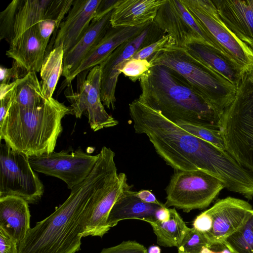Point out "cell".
I'll return each mask as SVG.
<instances>
[{"mask_svg": "<svg viewBox=\"0 0 253 253\" xmlns=\"http://www.w3.org/2000/svg\"><path fill=\"white\" fill-rule=\"evenodd\" d=\"M136 133L145 134L157 154L176 171L202 170L221 180L228 190L248 196L253 190V172L225 150L202 140L138 99L129 104Z\"/></svg>", "mask_w": 253, "mask_h": 253, "instance_id": "6da1fadb", "label": "cell"}, {"mask_svg": "<svg viewBox=\"0 0 253 253\" xmlns=\"http://www.w3.org/2000/svg\"><path fill=\"white\" fill-rule=\"evenodd\" d=\"M169 208H167L164 205L156 211L154 215V219L151 220L165 221L168 220L169 218Z\"/></svg>", "mask_w": 253, "mask_h": 253, "instance_id": "ee69618b", "label": "cell"}, {"mask_svg": "<svg viewBox=\"0 0 253 253\" xmlns=\"http://www.w3.org/2000/svg\"><path fill=\"white\" fill-rule=\"evenodd\" d=\"M224 183L202 170L176 171L166 188L165 207L185 212L207 208L223 189Z\"/></svg>", "mask_w": 253, "mask_h": 253, "instance_id": "52a82bcc", "label": "cell"}, {"mask_svg": "<svg viewBox=\"0 0 253 253\" xmlns=\"http://www.w3.org/2000/svg\"><path fill=\"white\" fill-rule=\"evenodd\" d=\"M161 251L157 246H151L147 249V253H161Z\"/></svg>", "mask_w": 253, "mask_h": 253, "instance_id": "f6af8a7d", "label": "cell"}, {"mask_svg": "<svg viewBox=\"0 0 253 253\" xmlns=\"http://www.w3.org/2000/svg\"><path fill=\"white\" fill-rule=\"evenodd\" d=\"M100 253H147V249L135 241H123L120 244L103 249Z\"/></svg>", "mask_w": 253, "mask_h": 253, "instance_id": "d590c367", "label": "cell"}, {"mask_svg": "<svg viewBox=\"0 0 253 253\" xmlns=\"http://www.w3.org/2000/svg\"><path fill=\"white\" fill-rule=\"evenodd\" d=\"M23 0H14L0 14V39L10 44L16 14Z\"/></svg>", "mask_w": 253, "mask_h": 253, "instance_id": "4dcf8cb0", "label": "cell"}, {"mask_svg": "<svg viewBox=\"0 0 253 253\" xmlns=\"http://www.w3.org/2000/svg\"><path fill=\"white\" fill-rule=\"evenodd\" d=\"M46 99L35 72H29L18 80L15 87L13 104L26 108H34Z\"/></svg>", "mask_w": 253, "mask_h": 253, "instance_id": "83f0119b", "label": "cell"}, {"mask_svg": "<svg viewBox=\"0 0 253 253\" xmlns=\"http://www.w3.org/2000/svg\"><path fill=\"white\" fill-rule=\"evenodd\" d=\"M166 0H118L112 10V27H137L153 22Z\"/></svg>", "mask_w": 253, "mask_h": 253, "instance_id": "ffe728a7", "label": "cell"}, {"mask_svg": "<svg viewBox=\"0 0 253 253\" xmlns=\"http://www.w3.org/2000/svg\"><path fill=\"white\" fill-rule=\"evenodd\" d=\"M148 61L152 66L164 65L177 72L221 114L234 100L237 87L193 57L184 47L171 45L156 53Z\"/></svg>", "mask_w": 253, "mask_h": 253, "instance_id": "5b68a950", "label": "cell"}, {"mask_svg": "<svg viewBox=\"0 0 253 253\" xmlns=\"http://www.w3.org/2000/svg\"><path fill=\"white\" fill-rule=\"evenodd\" d=\"M253 210L252 206L243 200L228 197L218 200L207 210L212 227L205 236L211 244L223 243L244 224Z\"/></svg>", "mask_w": 253, "mask_h": 253, "instance_id": "9a60e30c", "label": "cell"}, {"mask_svg": "<svg viewBox=\"0 0 253 253\" xmlns=\"http://www.w3.org/2000/svg\"><path fill=\"white\" fill-rule=\"evenodd\" d=\"M0 142V197L15 196L28 203H37L43 194L44 187L28 157Z\"/></svg>", "mask_w": 253, "mask_h": 253, "instance_id": "ba28073f", "label": "cell"}, {"mask_svg": "<svg viewBox=\"0 0 253 253\" xmlns=\"http://www.w3.org/2000/svg\"><path fill=\"white\" fill-rule=\"evenodd\" d=\"M16 240L0 227V253H18Z\"/></svg>", "mask_w": 253, "mask_h": 253, "instance_id": "f35d334b", "label": "cell"}, {"mask_svg": "<svg viewBox=\"0 0 253 253\" xmlns=\"http://www.w3.org/2000/svg\"></svg>", "mask_w": 253, "mask_h": 253, "instance_id": "7dc6e473", "label": "cell"}, {"mask_svg": "<svg viewBox=\"0 0 253 253\" xmlns=\"http://www.w3.org/2000/svg\"><path fill=\"white\" fill-rule=\"evenodd\" d=\"M136 196L143 202L149 204L162 205L163 204L157 200L155 196L149 190H141L136 192Z\"/></svg>", "mask_w": 253, "mask_h": 253, "instance_id": "b9f144b4", "label": "cell"}, {"mask_svg": "<svg viewBox=\"0 0 253 253\" xmlns=\"http://www.w3.org/2000/svg\"><path fill=\"white\" fill-rule=\"evenodd\" d=\"M126 176L124 173L107 181L94 194L84 212L81 237L99 236L101 238L110 229L107 220L110 211L122 193Z\"/></svg>", "mask_w": 253, "mask_h": 253, "instance_id": "5bb4252c", "label": "cell"}, {"mask_svg": "<svg viewBox=\"0 0 253 253\" xmlns=\"http://www.w3.org/2000/svg\"><path fill=\"white\" fill-rule=\"evenodd\" d=\"M233 253H253V212L223 243Z\"/></svg>", "mask_w": 253, "mask_h": 253, "instance_id": "f1b7e54d", "label": "cell"}, {"mask_svg": "<svg viewBox=\"0 0 253 253\" xmlns=\"http://www.w3.org/2000/svg\"><path fill=\"white\" fill-rule=\"evenodd\" d=\"M171 45H174V42L170 35L166 34L157 41L139 50L130 59L148 60L156 53Z\"/></svg>", "mask_w": 253, "mask_h": 253, "instance_id": "d6a6232c", "label": "cell"}, {"mask_svg": "<svg viewBox=\"0 0 253 253\" xmlns=\"http://www.w3.org/2000/svg\"><path fill=\"white\" fill-rule=\"evenodd\" d=\"M101 0H74L57 32L52 49L63 45L64 54L82 38L93 19Z\"/></svg>", "mask_w": 253, "mask_h": 253, "instance_id": "2e32d148", "label": "cell"}, {"mask_svg": "<svg viewBox=\"0 0 253 253\" xmlns=\"http://www.w3.org/2000/svg\"><path fill=\"white\" fill-rule=\"evenodd\" d=\"M118 0H101L92 20H97L112 11Z\"/></svg>", "mask_w": 253, "mask_h": 253, "instance_id": "60d3db41", "label": "cell"}, {"mask_svg": "<svg viewBox=\"0 0 253 253\" xmlns=\"http://www.w3.org/2000/svg\"><path fill=\"white\" fill-rule=\"evenodd\" d=\"M184 48L193 57L238 86L245 73L228 57L212 47L200 42H193Z\"/></svg>", "mask_w": 253, "mask_h": 253, "instance_id": "cb8c5ba5", "label": "cell"}, {"mask_svg": "<svg viewBox=\"0 0 253 253\" xmlns=\"http://www.w3.org/2000/svg\"><path fill=\"white\" fill-rule=\"evenodd\" d=\"M112 12V11L108 12L98 20H92L81 40L64 54L61 75L65 80L77 69L88 53L100 42L111 27Z\"/></svg>", "mask_w": 253, "mask_h": 253, "instance_id": "44dd1931", "label": "cell"}, {"mask_svg": "<svg viewBox=\"0 0 253 253\" xmlns=\"http://www.w3.org/2000/svg\"><path fill=\"white\" fill-rule=\"evenodd\" d=\"M101 70L99 65L91 69L86 77L80 80L78 92L66 90L65 96L71 103L73 114L80 118L83 114L88 118L94 131L113 127L118 122L106 111L100 97Z\"/></svg>", "mask_w": 253, "mask_h": 253, "instance_id": "4fadbf2b", "label": "cell"}, {"mask_svg": "<svg viewBox=\"0 0 253 253\" xmlns=\"http://www.w3.org/2000/svg\"><path fill=\"white\" fill-rule=\"evenodd\" d=\"M251 47L252 48V49H253V47Z\"/></svg>", "mask_w": 253, "mask_h": 253, "instance_id": "bcb514c9", "label": "cell"}, {"mask_svg": "<svg viewBox=\"0 0 253 253\" xmlns=\"http://www.w3.org/2000/svg\"><path fill=\"white\" fill-rule=\"evenodd\" d=\"M69 114L71 108L53 97L34 108L12 103L0 125V140L28 157L49 154L62 130V119Z\"/></svg>", "mask_w": 253, "mask_h": 253, "instance_id": "277c9868", "label": "cell"}, {"mask_svg": "<svg viewBox=\"0 0 253 253\" xmlns=\"http://www.w3.org/2000/svg\"><path fill=\"white\" fill-rule=\"evenodd\" d=\"M225 25L240 40L253 47V0H212Z\"/></svg>", "mask_w": 253, "mask_h": 253, "instance_id": "e0dca14e", "label": "cell"}, {"mask_svg": "<svg viewBox=\"0 0 253 253\" xmlns=\"http://www.w3.org/2000/svg\"><path fill=\"white\" fill-rule=\"evenodd\" d=\"M51 1L23 0L16 15L11 42L45 18Z\"/></svg>", "mask_w": 253, "mask_h": 253, "instance_id": "484cf974", "label": "cell"}, {"mask_svg": "<svg viewBox=\"0 0 253 253\" xmlns=\"http://www.w3.org/2000/svg\"><path fill=\"white\" fill-rule=\"evenodd\" d=\"M131 186L126 182L122 193L113 205L107 220L110 229L125 219H134L144 221L154 219L156 211L164 205L143 202L136 196L135 191L131 190Z\"/></svg>", "mask_w": 253, "mask_h": 253, "instance_id": "7402d4cb", "label": "cell"}, {"mask_svg": "<svg viewBox=\"0 0 253 253\" xmlns=\"http://www.w3.org/2000/svg\"><path fill=\"white\" fill-rule=\"evenodd\" d=\"M38 34L40 37L45 42L48 43L50 36L53 33L51 43L53 44L58 26L57 22L52 19H43L36 25Z\"/></svg>", "mask_w": 253, "mask_h": 253, "instance_id": "74e56055", "label": "cell"}, {"mask_svg": "<svg viewBox=\"0 0 253 253\" xmlns=\"http://www.w3.org/2000/svg\"><path fill=\"white\" fill-rule=\"evenodd\" d=\"M181 0L244 73L253 71L252 48L237 38L225 25L212 0Z\"/></svg>", "mask_w": 253, "mask_h": 253, "instance_id": "9c48e42d", "label": "cell"}, {"mask_svg": "<svg viewBox=\"0 0 253 253\" xmlns=\"http://www.w3.org/2000/svg\"><path fill=\"white\" fill-rule=\"evenodd\" d=\"M221 121L220 131L225 150L253 172V71L244 74Z\"/></svg>", "mask_w": 253, "mask_h": 253, "instance_id": "8992f818", "label": "cell"}, {"mask_svg": "<svg viewBox=\"0 0 253 253\" xmlns=\"http://www.w3.org/2000/svg\"><path fill=\"white\" fill-rule=\"evenodd\" d=\"M176 125L193 135L220 149L225 150L220 130L186 123H178Z\"/></svg>", "mask_w": 253, "mask_h": 253, "instance_id": "f546056e", "label": "cell"}, {"mask_svg": "<svg viewBox=\"0 0 253 253\" xmlns=\"http://www.w3.org/2000/svg\"><path fill=\"white\" fill-rule=\"evenodd\" d=\"M169 218L166 221L149 219L145 222L151 226L158 245L165 247L178 248L189 227L174 208L169 209Z\"/></svg>", "mask_w": 253, "mask_h": 253, "instance_id": "d4e9b609", "label": "cell"}, {"mask_svg": "<svg viewBox=\"0 0 253 253\" xmlns=\"http://www.w3.org/2000/svg\"><path fill=\"white\" fill-rule=\"evenodd\" d=\"M115 176L112 164L98 158L87 177L71 189L65 202L29 230L18 244V253H75L80 251L86 208L96 192Z\"/></svg>", "mask_w": 253, "mask_h": 253, "instance_id": "7a4b0ae2", "label": "cell"}, {"mask_svg": "<svg viewBox=\"0 0 253 253\" xmlns=\"http://www.w3.org/2000/svg\"><path fill=\"white\" fill-rule=\"evenodd\" d=\"M148 24L137 27L113 28L111 26L100 42L88 53L77 69L65 80L66 83L70 84L82 72L89 71L93 67L100 65L118 47L137 37Z\"/></svg>", "mask_w": 253, "mask_h": 253, "instance_id": "ac0fdd59", "label": "cell"}, {"mask_svg": "<svg viewBox=\"0 0 253 253\" xmlns=\"http://www.w3.org/2000/svg\"><path fill=\"white\" fill-rule=\"evenodd\" d=\"M98 158V154H88L80 148L71 153L62 150L30 156L28 160L34 171L59 178L71 189L87 177Z\"/></svg>", "mask_w": 253, "mask_h": 253, "instance_id": "7c38bea8", "label": "cell"}, {"mask_svg": "<svg viewBox=\"0 0 253 253\" xmlns=\"http://www.w3.org/2000/svg\"><path fill=\"white\" fill-rule=\"evenodd\" d=\"M167 34L153 21L137 37L118 47L99 66L101 68L100 97L107 108H115V91L119 75L125 62L139 50L161 39Z\"/></svg>", "mask_w": 253, "mask_h": 253, "instance_id": "8fae6325", "label": "cell"}, {"mask_svg": "<svg viewBox=\"0 0 253 253\" xmlns=\"http://www.w3.org/2000/svg\"><path fill=\"white\" fill-rule=\"evenodd\" d=\"M29 72L20 66L16 61L13 60L11 68L0 67V84H8L11 79L14 81L24 77Z\"/></svg>", "mask_w": 253, "mask_h": 253, "instance_id": "8d00e7d4", "label": "cell"}, {"mask_svg": "<svg viewBox=\"0 0 253 253\" xmlns=\"http://www.w3.org/2000/svg\"><path fill=\"white\" fill-rule=\"evenodd\" d=\"M139 81L141 93L137 99L168 120L220 130L222 114L174 70L152 65Z\"/></svg>", "mask_w": 253, "mask_h": 253, "instance_id": "3957f363", "label": "cell"}, {"mask_svg": "<svg viewBox=\"0 0 253 253\" xmlns=\"http://www.w3.org/2000/svg\"><path fill=\"white\" fill-rule=\"evenodd\" d=\"M47 46L48 43L39 36L35 25L11 42L6 55L27 72L37 73L40 71Z\"/></svg>", "mask_w": 253, "mask_h": 253, "instance_id": "d6986e66", "label": "cell"}, {"mask_svg": "<svg viewBox=\"0 0 253 253\" xmlns=\"http://www.w3.org/2000/svg\"><path fill=\"white\" fill-rule=\"evenodd\" d=\"M154 22L161 30L170 35L176 46L184 47L193 42H200L212 47L228 57L181 0H166L158 10Z\"/></svg>", "mask_w": 253, "mask_h": 253, "instance_id": "30bf717a", "label": "cell"}, {"mask_svg": "<svg viewBox=\"0 0 253 253\" xmlns=\"http://www.w3.org/2000/svg\"><path fill=\"white\" fill-rule=\"evenodd\" d=\"M193 228L206 235L212 227V219L207 210L198 215L193 221Z\"/></svg>", "mask_w": 253, "mask_h": 253, "instance_id": "ab89813d", "label": "cell"}, {"mask_svg": "<svg viewBox=\"0 0 253 253\" xmlns=\"http://www.w3.org/2000/svg\"><path fill=\"white\" fill-rule=\"evenodd\" d=\"M151 66L147 59H130L125 62L122 73L132 82H135L139 80Z\"/></svg>", "mask_w": 253, "mask_h": 253, "instance_id": "836d02e7", "label": "cell"}, {"mask_svg": "<svg viewBox=\"0 0 253 253\" xmlns=\"http://www.w3.org/2000/svg\"><path fill=\"white\" fill-rule=\"evenodd\" d=\"M201 253H233L223 243L212 244L204 247Z\"/></svg>", "mask_w": 253, "mask_h": 253, "instance_id": "7bdbcfd3", "label": "cell"}, {"mask_svg": "<svg viewBox=\"0 0 253 253\" xmlns=\"http://www.w3.org/2000/svg\"><path fill=\"white\" fill-rule=\"evenodd\" d=\"M18 80L0 85V125L2 123L13 102L15 87Z\"/></svg>", "mask_w": 253, "mask_h": 253, "instance_id": "e575fe53", "label": "cell"}, {"mask_svg": "<svg viewBox=\"0 0 253 253\" xmlns=\"http://www.w3.org/2000/svg\"><path fill=\"white\" fill-rule=\"evenodd\" d=\"M205 235L194 228H188L177 253H201L204 247L211 245Z\"/></svg>", "mask_w": 253, "mask_h": 253, "instance_id": "1f68e13d", "label": "cell"}, {"mask_svg": "<svg viewBox=\"0 0 253 253\" xmlns=\"http://www.w3.org/2000/svg\"><path fill=\"white\" fill-rule=\"evenodd\" d=\"M30 217L28 203L25 200L15 196L0 197V227L18 244L31 228Z\"/></svg>", "mask_w": 253, "mask_h": 253, "instance_id": "603a6c76", "label": "cell"}, {"mask_svg": "<svg viewBox=\"0 0 253 253\" xmlns=\"http://www.w3.org/2000/svg\"><path fill=\"white\" fill-rule=\"evenodd\" d=\"M64 52L63 45L53 48L45 55L40 70L42 92L46 99L52 97L62 75Z\"/></svg>", "mask_w": 253, "mask_h": 253, "instance_id": "4316f807", "label": "cell"}]
</instances>
